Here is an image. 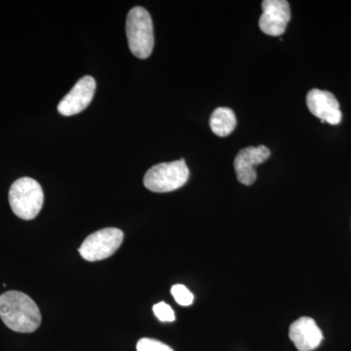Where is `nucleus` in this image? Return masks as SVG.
Segmentation results:
<instances>
[{
  "label": "nucleus",
  "mask_w": 351,
  "mask_h": 351,
  "mask_svg": "<svg viewBox=\"0 0 351 351\" xmlns=\"http://www.w3.org/2000/svg\"><path fill=\"white\" fill-rule=\"evenodd\" d=\"M43 188L36 180L24 177L14 182L9 191V203L16 216L29 221L36 218L43 206Z\"/></svg>",
  "instance_id": "3"
},
{
  "label": "nucleus",
  "mask_w": 351,
  "mask_h": 351,
  "mask_svg": "<svg viewBox=\"0 0 351 351\" xmlns=\"http://www.w3.org/2000/svg\"><path fill=\"white\" fill-rule=\"evenodd\" d=\"M237 126V117L232 108H216L210 117V127L215 135L226 137L230 135Z\"/></svg>",
  "instance_id": "11"
},
{
  "label": "nucleus",
  "mask_w": 351,
  "mask_h": 351,
  "mask_svg": "<svg viewBox=\"0 0 351 351\" xmlns=\"http://www.w3.org/2000/svg\"><path fill=\"white\" fill-rule=\"evenodd\" d=\"M123 239V232L119 228H104L89 235L78 251L88 262L105 260L119 250Z\"/></svg>",
  "instance_id": "5"
},
{
  "label": "nucleus",
  "mask_w": 351,
  "mask_h": 351,
  "mask_svg": "<svg viewBox=\"0 0 351 351\" xmlns=\"http://www.w3.org/2000/svg\"><path fill=\"white\" fill-rule=\"evenodd\" d=\"M126 34L134 56L140 59L151 56L154 45V25L151 15L143 7H134L128 13Z\"/></svg>",
  "instance_id": "2"
},
{
  "label": "nucleus",
  "mask_w": 351,
  "mask_h": 351,
  "mask_svg": "<svg viewBox=\"0 0 351 351\" xmlns=\"http://www.w3.org/2000/svg\"><path fill=\"white\" fill-rule=\"evenodd\" d=\"M154 313L161 322H173V321H175L174 311L166 302H161L156 304L154 306Z\"/></svg>",
  "instance_id": "14"
},
{
  "label": "nucleus",
  "mask_w": 351,
  "mask_h": 351,
  "mask_svg": "<svg viewBox=\"0 0 351 351\" xmlns=\"http://www.w3.org/2000/svg\"><path fill=\"white\" fill-rule=\"evenodd\" d=\"M306 105L309 112L314 117H318L322 123L327 122L331 125H338L341 123L343 114L339 110V104L329 91L313 89L306 96Z\"/></svg>",
  "instance_id": "8"
},
{
  "label": "nucleus",
  "mask_w": 351,
  "mask_h": 351,
  "mask_svg": "<svg viewBox=\"0 0 351 351\" xmlns=\"http://www.w3.org/2000/svg\"><path fill=\"white\" fill-rule=\"evenodd\" d=\"M171 294L174 297L175 301L182 306H191L195 299L193 293L186 286L181 285V284L173 286L171 289Z\"/></svg>",
  "instance_id": "12"
},
{
  "label": "nucleus",
  "mask_w": 351,
  "mask_h": 351,
  "mask_svg": "<svg viewBox=\"0 0 351 351\" xmlns=\"http://www.w3.org/2000/svg\"><path fill=\"white\" fill-rule=\"evenodd\" d=\"M289 337L299 351H313L320 346L322 331L311 317H301L291 325Z\"/></svg>",
  "instance_id": "10"
},
{
  "label": "nucleus",
  "mask_w": 351,
  "mask_h": 351,
  "mask_svg": "<svg viewBox=\"0 0 351 351\" xmlns=\"http://www.w3.org/2000/svg\"><path fill=\"white\" fill-rule=\"evenodd\" d=\"M0 317L9 329L18 332L36 331L41 314L34 300L25 293L8 291L0 295Z\"/></svg>",
  "instance_id": "1"
},
{
  "label": "nucleus",
  "mask_w": 351,
  "mask_h": 351,
  "mask_svg": "<svg viewBox=\"0 0 351 351\" xmlns=\"http://www.w3.org/2000/svg\"><path fill=\"white\" fill-rule=\"evenodd\" d=\"M189 178V170L184 159L160 163L145 173V188L154 193H170L182 188Z\"/></svg>",
  "instance_id": "4"
},
{
  "label": "nucleus",
  "mask_w": 351,
  "mask_h": 351,
  "mask_svg": "<svg viewBox=\"0 0 351 351\" xmlns=\"http://www.w3.org/2000/svg\"><path fill=\"white\" fill-rule=\"evenodd\" d=\"M137 351H174L170 346L157 341V339H141L137 343Z\"/></svg>",
  "instance_id": "13"
},
{
  "label": "nucleus",
  "mask_w": 351,
  "mask_h": 351,
  "mask_svg": "<svg viewBox=\"0 0 351 351\" xmlns=\"http://www.w3.org/2000/svg\"><path fill=\"white\" fill-rule=\"evenodd\" d=\"M96 90V82L92 76H84L75 83L73 89L58 105V112L64 117H71L83 112L90 105Z\"/></svg>",
  "instance_id": "7"
},
{
  "label": "nucleus",
  "mask_w": 351,
  "mask_h": 351,
  "mask_svg": "<svg viewBox=\"0 0 351 351\" xmlns=\"http://www.w3.org/2000/svg\"><path fill=\"white\" fill-rule=\"evenodd\" d=\"M269 156L270 151L265 145L248 147L241 149L233 163L239 181L245 186L253 184L257 179L255 166L265 162Z\"/></svg>",
  "instance_id": "9"
},
{
  "label": "nucleus",
  "mask_w": 351,
  "mask_h": 351,
  "mask_svg": "<svg viewBox=\"0 0 351 351\" xmlns=\"http://www.w3.org/2000/svg\"><path fill=\"white\" fill-rule=\"evenodd\" d=\"M258 25L263 34L270 36H282L291 19L289 2L286 0H265Z\"/></svg>",
  "instance_id": "6"
}]
</instances>
